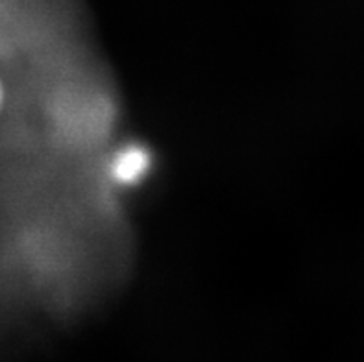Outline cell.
<instances>
[{"label":"cell","mask_w":364,"mask_h":362,"mask_svg":"<svg viewBox=\"0 0 364 362\" xmlns=\"http://www.w3.org/2000/svg\"><path fill=\"white\" fill-rule=\"evenodd\" d=\"M8 104H9V89H8V83H6L4 74L0 73V120L4 119Z\"/></svg>","instance_id":"6da1fadb"}]
</instances>
